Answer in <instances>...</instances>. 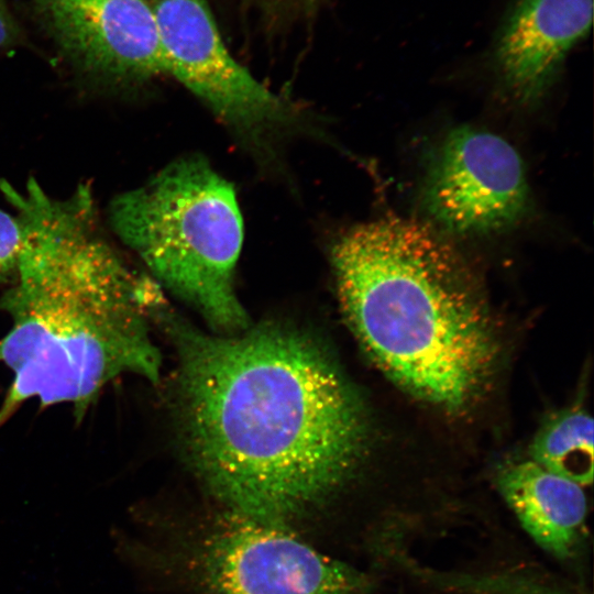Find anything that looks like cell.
<instances>
[{"label":"cell","instance_id":"6da1fadb","mask_svg":"<svg viewBox=\"0 0 594 594\" xmlns=\"http://www.w3.org/2000/svg\"><path fill=\"white\" fill-rule=\"evenodd\" d=\"M178 356L189 462L223 509L292 529L355 470L365 444L360 402L329 355L275 324L207 333L162 307Z\"/></svg>","mask_w":594,"mask_h":594},{"label":"cell","instance_id":"7a4b0ae2","mask_svg":"<svg viewBox=\"0 0 594 594\" xmlns=\"http://www.w3.org/2000/svg\"><path fill=\"white\" fill-rule=\"evenodd\" d=\"M22 226L16 274L0 297L10 328L0 363L12 374L0 427L26 400L70 405L80 418L124 374L157 382L148 326L163 297L103 234L90 188L53 198L30 179L0 186Z\"/></svg>","mask_w":594,"mask_h":594},{"label":"cell","instance_id":"3957f363","mask_svg":"<svg viewBox=\"0 0 594 594\" xmlns=\"http://www.w3.org/2000/svg\"><path fill=\"white\" fill-rule=\"evenodd\" d=\"M332 263L349 326L392 382L448 413L480 397L497 337L480 279L451 242L386 216L342 235Z\"/></svg>","mask_w":594,"mask_h":594},{"label":"cell","instance_id":"277c9868","mask_svg":"<svg viewBox=\"0 0 594 594\" xmlns=\"http://www.w3.org/2000/svg\"><path fill=\"white\" fill-rule=\"evenodd\" d=\"M112 231L157 282L227 334L248 327L233 286L243 222L233 186L204 158H180L108 207Z\"/></svg>","mask_w":594,"mask_h":594},{"label":"cell","instance_id":"5b68a950","mask_svg":"<svg viewBox=\"0 0 594 594\" xmlns=\"http://www.w3.org/2000/svg\"><path fill=\"white\" fill-rule=\"evenodd\" d=\"M205 594H361L366 576L286 527L222 509L191 553Z\"/></svg>","mask_w":594,"mask_h":594},{"label":"cell","instance_id":"8992f818","mask_svg":"<svg viewBox=\"0 0 594 594\" xmlns=\"http://www.w3.org/2000/svg\"><path fill=\"white\" fill-rule=\"evenodd\" d=\"M147 1L168 74L217 117L252 141L296 122L290 102L274 95L232 57L204 0Z\"/></svg>","mask_w":594,"mask_h":594},{"label":"cell","instance_id":"52a82bcc","mask_svg":"<svg viewBox=\"0 0 594 594\" xmlns=\"http://www.w3.org/2000/svg\"><path fill=\"white\" fill-rule=\"evenodd\" d=\"M528 202L518 152L499 135L472 127L457 128L444 138L424 179L427 213L457 234L505 230L524 217Z\"/></svg>","mask_w":594,"mask_h":594},{"label":"cell","instance_id":"ba28073f","mask_svg":"<svg viewBox=\"0 0 594 594\" xmlns=\"http://www.w3.org/2000/svg\"><path fill=\"white\" fill-rule=\"evenodd\" d=\"M38 20L85 82L121 91L168 74L147 0H34Z\"/></svg>","mask_w":594,"mask_h":594},{"label":"cell","instance_id":"9c48e42d","mask_svg":"<svg viewBox=\"0 0 594 594\" xmlns=\"http://www.w3.org/2000/svg\"><path fill=\"white\" fill-rule=\"evenodd\" d=\"M593 0H517L494 46L497 74L524 103L541 97L568 52L591 30Z\"/></svg>","mask_w":594,"mask_h":594},{"label":"cell","instance_id":"30bf717a","mask_svg":"<svg viewBox=\"0 0 594 594\" xmlns=\"http://www.w3.org/2000/svg\"><path fill=\"white\" fill-rule=\"evenodd\" d=\"M496 480L502 496L542 549L558 558L574 551L587 512L582 485L532 460L506 465Z\"/></svg>","mask_w":594,"mask_h":594},{"label":"cell","instance_id":"8fae6325","mask_svg":"<svg viewBox=\"0 0 594 594\" xmlns=\"http://www.w3.org/2000/svg\"><path fill=\"white\" fill-rule=\"evenodd\" d=\"M531 460L586 485L593 479V419L583 409H568L547 421L535 436Z\"/></svg>","mask_w":594,"mask_h":594},{"label":"cell","instance_id":"7c38bea8","mask_svg":"<svg viewBox=\"0 0 594 594\" xmlns=\"http://www.w3.org/2000/svg\"><path fill=\"white\" fill-rule=\"evenodd\" d=\"M22 250V226L18 216L0 208V285L14 278Z\"/></svg>","mask_w":594,"mask_h":594},{"label":"cell","instance_id":"4fadbf2b","mask_svg":"<svg viewBox=\"0 0 594 594\" xmlns=\"http://www.w3.org/2000/svg\"><path fill=\"white\" fill-rule=\"evenodd\" d=\"M22 40V31L13 16L8 1L0 0V50L13 47Z\"/></svg>","mask_w":594,"mask_h":594}]
</instances>
